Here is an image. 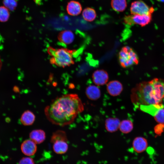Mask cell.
<instances>
[{
	"mask_svg": "<svg viewBox=\"0 0 164 164\" xmlns=\"http://www.w3.org/2000/svg\"><path fill=\"white\" fill-rule=\"evenodd\" d=\"M164 97V80L155 78L138 84L131 91V98L136 108L141 105L161 103Z\"/></svg>",
	"mask_w": 164,
	"mask_h": 164,
	"instance_id": "2",
	"label": "cell"
},
{
	"mask_svg": "<svg viewBox=\"0 0 164 164\" xmlns=\"http://www.w3.org/2000/svg\"><path fill=\"white\" fill-rule=\"evenodd\" d=\"M3 3L8 9L11 11L15 10L17 5L16 0H3Z\"/></svg>",
	"mask_w": 164,
	"mask_h": 164,
	"instance_id": "24",
	"label": "cell"
},
{
	"mask_svg": "<svg viewBox=\"0 0 164 164\" xmlns=\"http://www.w3.org/2000/svg\"><path fill=\"white\" fill-rule=\"evenodd\" d=\"M118 58L121 66L126 68L139 62L138 56L133 49L128 46L123 47L119 53Z\"/></svg>",
	"mask_w": 164,
	"mask_h": 164,
	"instance_id": "4",
	"label": "cell"
},
{
	"mask_svg": "<svg viewBox=\"0 0 164 164\" xmlns=\"http://www.w3.org/2000/svg\"><path fill=\"white\" fill-rule=\"evenodd\" d=\"M9 13L8 9L5 6H0V21L5 22L9 19Z\"/></svg>",
	"mask_w": 164,
	"mask_h": 164,
	"instance_id": "23",
	"label": "cell"
},
{
	"mask_svg": "<svg viewBox=\"0 0 164 164\" xmlns=\"http://www.w3.org/2000/svg\"><path fill=\"white\" fill-rule=\"evenodd\" d=\"M48 52L51 57L50 62L56 66L65 67L74 63L72 51L64 48L55 49L50 47Z\"/></svg>",
	"mask_w": 164,
	"mask_h": 164,
	"instance_id": "3",
	"label": "cell"
},
{
	"mask_svg": "<svg viewBox=\"0 0 164 164\" xmlns=\"http://www.w3.org/2000/svg\"><path fill=\"white\" fill-rule=\"evenodd\" d=\"M82 10V7L80 3L75 1H71L67 5V11L68 13L72 16L79 15Z\"/></svg>",
	"mask_w": 164,
	"mask_h": 164,
	"instance_id": "12",
	"label": "cell"
},
{
	"mask_svg": "<svg viewBox=\"0 0 164 164\" xmlns=\"http://www.w3.org/2000/svg\"><path fill=\"white\" fill-rule=\"evenodd\" d=\"M158 2H164V0H156Z\"/></svg>",
	"mask_w": 164,
	"mask_h": 164,
	"instance_id": "28",
	"label": "cell"
},
{
	"mask_svg": "<svg viewBox=\"0 0 164 164\" xmlns=\"http://www.w3.org/2000/svg\"><path fill=\"white\" fill-rule=\"evenodd\" d=\"M111 5L115 11L122 12L127 7V2L126 0H111Z\"/></svg>",
	"mask_w": 164,
	"mask_h": 164,
	"instance_id": "19",
	"label": "cell"
},
{
	"mask_svg": "<svg viewBox=\"0 0 164 164\" xmlns=\"http://www.w3.org/2000/svg\"><path fill=\"white\" fill-rule=\"evenodd\" d=\"M133 124L129 120H124L120 122L119 129L124 134H128L130 132L133 128Z\"/></svg>",
	"mask_w": 164,
	"mask_h": 164,
	"instance_id": "20",
	"label": "cell"
},
{
	"mask_svg": "<svg viewBox=\"0 0 164 164\" xmlns=\"http://www.w3.org/2000/svg\"><path fill=\"white\" fill-rule=\"evenodd\" d=\"M30 139L37 144H40L45 140V132L42 129H35L32 131L29 134Z\"/></svg>",
	"mask_w": 164,
	"mask_h": 164,
	"instance_id": "13",
	"label": "cell"
},
{
	"mask_svg": "<svg viewBox=\"0 0 164 164\" xmlns=\"http://www.w3.org/2000/svg\"><path fill=\"white\" fill-rule=\"evenodd\" d=\"M147 146V140L142 137H137L133 141L132 147L136 152L140 153L143 152L146 149Z\"/></svg>",
	"mask_w": 164,
	"mask_h": 164,
	"instance_id": "10",
	"label": "cell"
},
{
	"mask_svg": "<svg viewBox=\"0 0 164 164\" xmlns=\"http://www.w3.org/2000/svg\"><path fill=\"white\" fill-rule=\"evenodd\" d=\"M85 93L87 97L91 100H96L101 96L100 89L94 85H91L87 87L86 89Z\"/></svg>",
	"mask_w": 164,
	"mask_h": 164,
	"instance_id": "15",
	"label": "cell"
},
{
	"mask_svg": "<svg viewBox=\"0 0 164 164\" xmlns=\"http://www.w3.org/2000/svg\"><path fill=\"white\" fill-rule=\"evenodd\" d=\"M164 128V125L160 124L157 125L155 128V132L157 134H161L163 128Z\"/></svg>",
	"mask_w": 164,
	"mask_h": 164,
	"instance_id": "26",
	"label": "cell"
},
{
	"mask_svg": "<svg viewBox=\"0 0 164 164\" xmlns=\"http://www.w3.org/2000/svg\"><path fill=\"white\" fill-rule=\"evenodd\" d=\"M152 7L149 8L141 0L135 1L131 3L130 11L132 15H144L152 13L154 11Z\"/></svg>",
	"mask_w": 164,
	"mask_h": 164,
	"instance_id": "6",
	"label": "cell"
},
{
	"mask_svg": "<svg viewBox=\"0 0 164 164\" xmlns=\"http://www.w3.org/2000/svg\"><path fill=\"white\" fill-rule=\"evenodd\" d=\"M107 90L108 93L112 96L119 95L123 90L121 83L119 81L114 80L110 81L107 84Z\"/></svg>",
	"mask_w": 164,
	"mask_h": 164,
	"instance_id": "9",
	"label": "cell"
},
{
	"mask_svg": "<svg viewBox=\"0 0 164 164\" xmlns=\"http://www.w3.org/2000/svg\"><path fill=\"white\" fill-rule=\"evenodd\" d=\"M153 116L157 122L164 124V105L162 104L156 110Z\"/></svg>",
	"mask_w": 164,
	"mask_h": 164,
	"instance_id": "21",
	"label": "cell"
},
{
	"mask_svg": "<svg viewBox=\"0 0 164 164\" xmlns=\"http://www.w3.org/2000/svg\"><path fill=\"white\" fill-rule=\"evenodd\" d=\"M82 16L85 20L91 22L95 19L97 14L95 10L94 9L87 7L84 9L82 11Z\"/></svg>",
	"mask_w": 164,
	"mask_h": 164,
	"instance_id": "18",
	"label": "cell"
},
{
	"mask_svg": "<svg viewBox=\"0 0 164 164\" xmlns=\"http://www.w3.org/2000/svg\"><path fill=\"white\" fill-rule=\"evenodd\" d=\"M152 19V13H150L144 15L131 14L125 16L124 20L126 24L129 25L137 24L143 27L149 24Z\"/></svg>",
	"mask_w": 164,
	"mask_h": 164,
	"instance_id": "5",
	"label": "cell"
},
{
	"mask_svg": "<svg viewBox=\"0 0 164 164\" xmlns=\"http://www.w3.org/2000/svg\"><path fill=\"white\" fill-rule=\"evenodd\" d=\"M84 110V104L75 94L62 95L53 100L44 109L45 115L52 124L61 126L72 123Z\"/></svg>",
	"mask_w": 164,
	"mask_h": 164,
	"instance_id": "1",
	"label": "cell"
},
{
	"mask_svg": "<svg viewBox=\"0 0 164 164\" xmlns=\"http://www.w3.org/2000/svg\"><path fill=\"white\" fill-rule=\"evenodd\" d=\"M21 149L24 154L30 157L34 155L36 152V144L30 139H26L22 143Z\"/></svg>",
	"mask_w": 164,
	"mask_h": 164,
	"instance_id": "7",
	"label": "cell"
},
{
	"mask_svg": "<svg viewBox=\"0 0 164 164\" xmlns=\"http://www.w3.org/2000/svg\"><path fill=\"white\" fill-rule=\"evenodd\" d=\"M92 80L96 85L100 86L105 84L108 80V75L107 72L103 70H98L93 73Z\"/></svg>",
	"mask_w": 164,
	"mask_h": 164,
	"instance_id": "8",
	"label": "cell"
},
{
	"mask_svg": "<svg viewBox=\"0 0 164 164\" xmlns=\"http://www.w3.org/2000/svg\"><path fill=\"white\" fill-rule=\"evenodd\" d=\"M36 117L34 114L31 111L27 110L23 112L20 118L21 123L25 126L32 125L34 122Z\"/></svg>",
	"mask_w": 164,
	"mask_h": 164,
	"instance_id": "16",
	"label": "cell"
},
{
	"mask_svg": "<svg viewBox=\"0 0 164 164\" xmlns=\"http://www.w3.org/2000/svg\"><path fill=\"white\" fill-rule=\"evenodd\" d=\"M59 139L67 140L66 133L64 131L58 130L54 132L51 137L50 142L53 143Z\"/></svg>",
	"mask_w": 164,
	"mask_h": 164,
	"instance_id": "22",
	"label": "cell"
},
{
	"mask_svg": "<svg viewBox=\"0 0 164 164\" xmlns=\"http://www.w3.org/2000/svg\"><path fill=\"white\" fill-rule=\"evenodd\" d=\"M18 164H35L33 159L30 156L24 157L19 161Z\"/></svg>",
	"mask_w": 164,
	"mask_h": 164,
	"instance_id": "25",
	"label": "cell"
},
{
	"mask_svg": "<svg viewBox=\"0 0 164 164\" xmlns=\"http://www.w3.org/2000/svg\"><path fill=\"white\" fill-rule=\"evenodd\" d=\"M58 37L60 41L62 43L69 44L73 41L74 36L71 31L66 30L61 32L59 34Z\"/></svg>",
	"mask_w": 164,
	"mask_h": 164,
	"instance_id": "17",
	"label": "cell"
},
{
	"mask_svg": "<svg viewBox=\"0 0 164 164\" xmlns=\"http://www.w3.org/2000/svg\"><path fill=\"white\" fill-rule=\"evenodd\" d=\"M2 66V61L1 60L0 58V70H1Z\"/></svg>",
	"mask_w": 164,
	"mask_h": 164,
	"instance_id": "27",
	"label": "cell"
},
{
	"mask_svg": "<svg viewBox=\"0 0 164 164\" xmlns=\"http://www.w3.org/2000/svg\"><path fill=\"white\" fill-rule=\"evenodd\" d=\"M67 140L60 139L53 143V149L54 152L58 154H62L66 153L68 150V145Z\"/></svg>",
	"mask_w": 164,
	"mask_h": 164,
	"instance_id": "11",
	"label": "cell"
},
{
	"mask_svg": "<svg viewBox=\"0 0 164 164\" xmlns=\"http://www.w3.org/2000/svg\"><path fill=\"white\" fill-rule=\"evenodd\" d=\"M120 121L116 118H109L105 121V127L107 131L110 132H113L119 128Z\"/></svg>",
	"mask_w": 164,
	"mask_h": 164,
	"instance_id": "14",
	"label": "cell"
}]
</instances>
